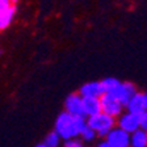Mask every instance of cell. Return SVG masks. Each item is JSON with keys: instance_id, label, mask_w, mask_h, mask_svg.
Masks as SVG:
<instances>
[{"instance_id": "cell-1", "label": "cell", "mask_w": 147, "mask_h": 147, "mask_svg": "<svg viewBox=\"0 0 147 147\" xmlns=\"http://www.w3.org/2000/svg\"><path fill=\"white\" fill-rule=\"evenodd\" d=\"M86 117H74L67 112H63L55 121V133L64 141L75 139L87 127Z\"/></svg>"}, {"instance_id": "cell-2", "label": "cell", "mask_w": 147, "mask_h": 147, "mask_svg": "<svg viewBox=\"0 0 147 147\" xmlns=\"http://www.w3.org/2000/svg\"><path fill=\"white\" fill-rule=\"evenodd\" d=\"M114 118L113 117L108 116L105 113H100L97 116H93V117H88L87 118V125L89 126L91 129H93L97 135L100 137H108L112 130L114 129Z\"/></svg>"}, {"instance_id": "cell-3", "label": "cell", "mask_w": 147, "mask_h": 147, "mask_svg": "<svg viewBox=\"0 0 147 147\" xmlns=\"http://www.w3.org/2000/svg\"><path fill=\"white\" fill-rule=\"evenodd\" d=\"M101 101V109L102 113L108 114L110 117H117V116H122V109L123 105L119 102V100L112 93H105L100 97Z\"/></svg>"}, {"instance_id": "cell-4", "label": "cell", "mask_w": 147, "mask_h": 147, "mask_svg": "<svg viewBox=\"0 0 147 147\" xmlns=\"http://www.w3.org/2000/svg\"><path fill=\"white\" fill-rule=\"evenodd\" d=\"M137 93H138L137 87L130 82H125V83H121L119 87L114 91V93H112V95L116 96L123 107H127V104L130 102V100H131Z\"/></svg>"}, {"instance_id": "cell-5", "label": "cell", "mask_w": 147, "mask_h": 147, "mask_svg": "<svg viewBox=\"0 0 147 147\" xmlns=\"http://www.w3.org/2000/svg\"><path fill=\"white\" fill-rule=\"evenodd\" d=\"M118 127L125 130L129 134H133L141 129V116L129 113V112L122 114L118 119Z\"/></svg>"}, {"instance_id": "cell-6", "label": "cell", "mask_w": 147, "mask_h": 147, "mask_svg": "<svg viewBox=\"0 0 147 147\" xmlns=\"http://www.w3.org/2000/svg\"><path fill=\"white\" fill-rule=\"evenodd\" d=\"M64 108H66V112L74 117H86L84 108H83V97L80 95L72 93L68 96L64 101Z\"/></svg>"}, {"instance_id": "cell-7", "label": "cell", "mask_w": 147, "mask_h": 147, "mask_svg": "<svg viewBox=\"0 0 147 147\" xmlns=\"http://www.w3.org/2000/svg\"><path fill=\"white\" fill-rule=\"evenodd\" d=\"M107 141L112 147H130V134L117 127L108 134Z\"/></svg>"}, {"instance_id": "cell-8", "label": "cell", "mask_w": 147, "mask_h": 147, "mask_svg": "<svg viewBox=\"0 0 147 147\" xmlns=\"http://www.w3.org/2000/svg\"><path fill=\"white\" fill-rule=\"evenodd\" d=\"M102 95H105V92H104L101 82H89L80 88V96H82V97L100 98Z\"/></svg>"}, {"instance_id": "cell-9", "label": "cell", "mask_w": 147, "mask_h": 147, "mask_svg": "<svg viewBox=\"0 0 147 147\" xmlns=\"http://www.w3.org/2000/svg\"><path fill=\"white\" fill-rule=\"evenodd\" d=\"M83 108L86 117H93L102 113L101 101L97 97H83Z\"/></svg>"}, {"instance_id": "cell-10", "label": "cell", "mask_w": 147, "mask_h": 147, "mask_svg": "<svg viewBox=\"0 0 147 147\" xmlns=\"http://www.w3.org/2000/svg\"><path fill=\"white\" fill-rule=\"evenodd\" d=\"M127 112L133 114H138L141 116L144 112H147L146 104H144V93H137L134 97L130 100V102L127 104Z\"/></svg>"}, {"instance_id": "cell-11", "label": "cell", "mask_w": 147, "mask_h": 147, "mask_svg": "<svg viewBox=\"0 0 147 147\" xmlns=\"http://www.w3.org/2000/svg\"><path fill=\"white\" fill-rule=\"evenodd\" d=\"M130 147H147V131L139 129L130 134Z\"/></svg>"}, {"instance_id": "cell-12", "label": "cell", "mask_w": 147, "mask_h": 147, "mask_svg": "<svg viewBox=\"0 0 147 147\" xmlns=\"http://www.w3.org/2000/svg\"><path fill=\"white\" fill-rule=\"evenodd\" d=\"M15 13H16V5H12L4 13L0 15V30H3L7 26H9V24L12 22L13 17H15Z\"/></svg>"}, {"instance_id": "cell-13", "label": "cell", "mask_w": 147, "mask_h": 147, "mask_svg": "<svg viewBox=\"0 0 147 147\" xmlns=\"http://www.w3.org/2000/svg\"><path fill=\"white\" fill-rule=\"evenodd\" d=\"M101 84H102V88H104L105 93H114V91L119 87L121 82L114 79V78H107V79H104L101 82Z\"/></svg>"}, {"instance_id": "cell-14", "label": "cell", "mask_w": 147, "mask_h": 147, "mask_svg": "<svg viewBox=\"0 0 147 147\" xmlns=\"http://www.w3.org/2000/svg\"><path fill=\"white\" fill-rule=\"evenodd\" d=\"M59 142H61V137L55 131H53L45 138V142H43V143L47 147H58Z\"/></svg>"}, {"instance_id": "cell-15", "label": "cell", "mask_w": 147, "mask_h": 147, "mask_svg": "<svg viewBox=\"0 0 147 147\" xmlns=\"http://www.w3.org/2000/svg\"><path fill=\"white\" fill-rule=\"evenodd\" d=\"M96 135H97V133L93 130V129H91L89 126H87L84 130H83V133L80 134V137L83 138V141L86 142H92L93 139L96 138Z\"/></svg>"}, {"instance_id": "cell-16", "label": "cell", "mask_w": 147, "mask_h": 147, "mask_svg": "<svg viewBox=\"0 0 147 147\" xmlns=\"http://www.w3.org/2000/svg\"><path fill=\"white\" fill-rule=\"evenodd\" d=\"M12 7V3L9 1V0H0V15L4 13L8 8Z\"/></svg>"}, {"instance_id": "cell-17", "label": "cell", "mask_w": 147, "mask_h": 147, "mask_svg": "<svg viewBox=\"0 0 147 147\" xmlns=\"http://www.w3.org/2000/svg\"><path fill=\"white\" fill-rule=\"evenodd\" d=\"M141 129L144 130V131H147V112L141 114Z\"/></svg>"}, {"instance_id": "cell-18", "label": "cell", "mask_w": 147, "mask_h": 147, "mask_svg": "<svg viewBox=\"0 0 147 147\" xmlns=\"http://www.w3.org/2000/svg\"><path fill=\"white\" fill-rule=\"evenodd\" d=\"M80 142L76 141V139H70V141H66V143H64V147H78L80 146Z\"/></svg>"}, {"instance_id": "cell-19", "label": "cell", "mask_w": 147, "mask_h": 147, "mask_svg": "<svg viewBox=\"0 0 147 147\" xmlns=\"http://www.w3.org/2000/svg\"><path fill=\"white\" fill-rule=\"evenodd\" d=\"M98 147H112V146H110V144L108 143V141L105 139V141H102V142H100V143H98Z\"/></svg>"}, {"instance_id": "cell-20", "label": "cell", "mask_w": 147, "mask_h": 147, "mask_svg": "<svg viewBox=\"0 0 147 147\" xmlns=\"http://www.w3.org/2000/svg\"><path fill=\"white\" fill-rule=\"evenodd\" d=\"M144 104H146V109H147V93H144Z\"/></svg>"}, {"instance_id": "cell-21", "label": "cell", "mask_w": 147, "mask_h": 147, "mask_svg": "<svg viewBox=\"0 0 147 147\" xmlns=\"http://www.w3.org/2000/svg\"><path fill=\"white\" fill-rule=\"evenodd\" d=\"M36 147H47V146H46V144L45 143H42V144H37V146Z\"/></svg>"}, {"instance_id": "cell-22", "label": "cell", "mask_w": 147, "mask_h": 147, "mask_svg": "<svg viewBox=\"0 0 147 147\" xmlns=\"http://www.w3.org/2000/svg\"><path fill=\"white\" fill-rule=\"evenodd\" d=\"M78 147H83V144H80V146H78Z\"/></svg>"}]
</instances>
